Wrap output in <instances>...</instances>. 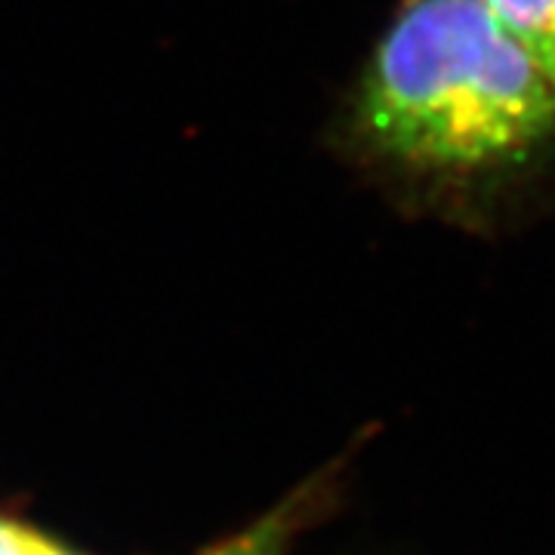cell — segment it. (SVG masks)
Masks as SVG:
<instances>
[{
    "mask_svg": "<svg viewBox=\"0 0 555 555\" xmlns=\"http://www.w3.org/2000/svg\"><path fill=\"white\" fill-rule=\"evenodd\" d=\"M297 518L299 516L291 506H281L278 513L266 516L262 521H254L250 528H244L201 555H291Z\"/></svg>",
    "mask_w": 555,
    "mask_h": 555,
    "instance_id": "3957f363",
    "label": "cell"
},
{
    "mask_svg": "<svg viewBox=\"0 0 555 555\" xmlns=\"http://www.w3.org/2000/svg\"><path fill=\"white\" fill-rule=\"evenodd\" d=\"M481 3L555 83V0H481Z\"/></svg>",
    "mask_w": 555,
    "mask_h": 555,
    "instance_id": "7a4b0ae2",
    "label": "cell"
},
{
    "mask_svg": "<svg viewBox=\"0 0 555 555\" xmlns=\"http://www.w3.org/2000/svg\"><path fill=\"white\" fill-rule=\"evenodd\" d=\"M352 124L392 170L513 189L555 158V83L481 0H404L361 72Z\"/></svg>",
    "mask_w": 555,
    "mask_h": 555,
    "instance_id": "6da1fadb",
    "label": "cell"
},
{
    "mask_svg": "<svg viewBox=\"0 0 555 555\" xmlns=\"http://www.w3.org/2000/svg\"><path fill=\"white\" fill-rule=\"evenodd\" d=\"M0 555H75L56 543L53 537L40 534L31 525L0 516Z\"/></svg>",
    "mask_w": 555,
    "mask_h": 555,
    "instance_id": "277c9868",
    "label": "cell"
}]
</instances>
